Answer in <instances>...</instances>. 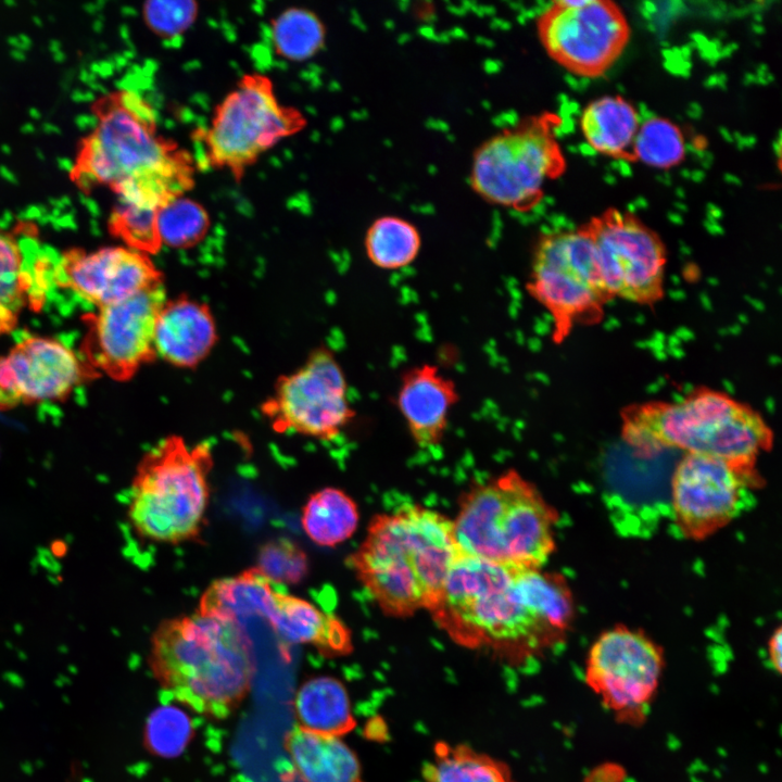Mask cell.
I'll use <instances>...</instances> for the list:
<instances>
[{
    "label": "cell",
    "mask_w": 782,
    "mask_h": 782,
    "mask_svg": "<svg viewBox=\"0 0 782 782\" xmlns=\"http://www.w3.org/2000/svg\"><path fill=\"white\" fill-rule=\"evenodd\" d=\"M429 613L454 643L520 665L564 640L575 601L559 573L461 553Z\"/></svg>",
    "instance_id": "obj_1"
},
{
    "label": "cell",
    "mask_w": 782,
    "mask_h": 782,
    "mask_svg": "<svg viewBox=\"0 0 782 782\" xmlns=\"http://www.w3.org/2000/svg\"><path fill=\"white\" fill-rule=\"evenodd\" d=\"M459 555L453 520L405 505L371 519L349 566L386 615L404 618L436 606Z\"/></svg>",
    "instance_id": "obj_2"
},
{
    "label": "cell",
    "mask_w": 782,
    "mask_h": 782,
    "mask_svg": "<svg viewBox=\"0 0 782 782\" xmlns=\"http://www.w3.org/2000/svg\"><path fill=\"white\" fill-rule=\"evenodd\" d=\"M149 668L176 701L225 719L251 689V642L232 618L195 611L162 620L150 638Z\"/></svg>",
    "instance_id": "obj_3"
},
{
    "label": "cell",
    "mask_w": 782,
    "mask_h": 782,
    "mask_svg": "<svg viewBox=\"0 0 782 782\" xmlns=\"http://www.w3.org/2000/svg\"><path fill=\"white\" fill-rule=\"evenodd\" d=\"M81 166L92 179L112 185L118 202L154 210L193 185L191 155L159 134L152 109L131 93L104 110Z\"/></svg>",
    "instance_id": "obj_4"
},
{
    "label": "cell",
    "mask_w": 782,
    "mask_h": 782,
    "mask_svg": "<svg viewBox=\"0 0 782 782\" xmlns=\"http://www.w3.org/2000/svg\"><path fill=\"white\" fill-rule=\"evenodd\" d=\"M622 438L641 457L680 450L747 469H755L758 456L772 444V432L758 413L717 391L629 411Z\"/></svg>",
    "instance_id": "obj_5"
},
{
    "label": "cell",
    "mask_w": 782,
    "mask_h": 782,
    "mask_svg": "<svg viewBox=\"0 0 782 782\" xmlns=\"http://www.w3.org/2000/svg\"><path fill=\"white\" fill-rule=\"evenodd\" d=\"M557 517L537 487L510 469L461 497L454 534L464 555L541 568L555 550Z\"/></svg>",
    "instance_id": "obj_6"
},
{
    "label": "cell",
    "mask_w": 782,
    "mask_h": 782,
    "mask_svg": "<svg viewBox=\"0 0 782 782\" xmlns=\"http://www.w3.org/2000/svg\"><path fill=\"white\" fill-rule=\"evenodd\" d=\"M213 456L207 443L189 446L168 436L138 464L127 515L142 539L181 544L200 538L206 522Z\"/></svg>",
    "instance_id": "obj_7"
},
{
    "label": "cell",
    "mask_w": 782,
    "mask_h": 782,
    "mask_svg": "<svg viewBox=\"0 0 782 782\" xmlns=\"http://www.w3.org/2000/svg\"><path fill=\"white\" fill-rule=\"evenodd\" d=\"M197 610L238 622L260 617L285 642L313 646L325 657H341L353 651L352 633L339 617L278 591L255 567L212 582Z\"/></svg>",
    "instance_id": "obj_8"
},
{
    "label": "cell",
    "mask_w": 782,
    "mask_h": 782,
    "mask_svg": "<svg viewBox=\"0 0 782 782\" xmlns=\"http://www.w3.org/2000/svg\"><path fill=\"white\" fill-rule=\"evenodd\" d=\"M305 124L299 110L279 102L267 76L247 74L217 104L202 134L205 159L240 179L264 152Z\"/></svg>",
    "instance_id": "obj_9"
},
{
    "label": "cell",
    "mask_w": 782,
    "mask_h": 782,
    "mask_svg": "<svg viewBox=\"0 0 782 782\" xmlns=\"http://www.w3.org/2000/svg\"><path fill=\"white\" fill-rule=\"evenodd\" d=\"M563 163L548 124L525 121L479 146L470 185L487 202L524 212L539 203L545 182L560 173Z\"/></svg>",
    "instance_id": "obj_10"
},
{
    "label": "cell",
    "mask_w": 782,
    "mask_h": 782,
    "mask_svg": "<svg viewBox=\"0 0 782 782\" xmlns=\"http://www.w3.org/2000/svg\"><path fill=\"white\" fill-rule=\"evenodd\" d=\"M665 668L661 647L641 630L615 626L589 649L584 681L619 721L636 724L657 694Z\"/></svg>",
    "instance_id": "obj_11"
},
{
    "label": "cell",
    "mask_w": 782,
    "mask_h": 782,
    "mask_svg": "<svg viewBox=\"0 0 782 782\" xmlns=\"http://www.w3.org/2000/svg\"><path fill=\"white\" fill-rule=\"evenodd\" d=\"M262 413L277 432L329 441L355 418L345 374L328 348L315 349L295 371L280 376Z\"/></svg>",
    "instance_id": "obj_12"
},
{
    "label": "cell",
    "mask_w": 782,
    "mask_h": 782,
    "mask_svg": "<svg viewBox=\"0 0 782 782\" xmlns=\"http://www.w3.org/2000/svg\"><path fill=\"white\" fill-rule=\"evenodd\" d=\"M526 289L553 317L556 337L598 308L607 294L589 230L542 236L533 249Z\"/></svg>",
    "instance_id": "obj_13"
},
{
    "label": "cell",
    "mask_w": 782,
    "mask_h": 782,
    "mask_svg": "<svg viewBox=\"0 0 782 782\" xmlns=\"http://www.w3.org/2000/svg\"><path fill=\"white\" fill-rule=\"evenodd\" d=\"M764 484L756 468L684 454L670 482L671 506L680 532L701 541L729 525L746 504L747 493Z\"/></svg>",
    "instance_id": "obj_14"
},
{
    "label": "cell",
    "mask_w": 782,
    "mask_h": 782,
    "mask_svg": "<svg viewBox=\"0 0 782 782\" xmlns=\"http://www.w3.org/2000/svg\"><path fill=\"white\" fill-rule=\"evenodd\" d=\"M547 53L572 74H602L622 51L629 29L619 9L602 0L551 3L539 18Z\"/></svg>",
    "instance_id": "obj_15"
},
{
    "label": "cell",
    "mask_w": 782,
    "mask_h": 782,
    "mask_svg": "<svg viewBox=\"0 0 782 782\" xmlns=\"http://www.w3.org/2000/svg\"><path fill=\"white\" fill-rule=\"evenodd\" d=\"M589 232L607 297L635 303L659 298L666 257L656 235L619 212L594 223Z\"/></svg>",
    "instance_id": "obj_16"
},
{
    "label": "cell",
    "mask_w": 782,
    "mask_h": 782,
    "mask_svg": "<svg viewBox=\"0 0 782 782\" xmlns=\"http://www.w3.org/2000/svg\"><path fill=\"white\" fill-rule=\"evenodd\" d=\"M166 301L162 283L99 308L88 341L92 363L116 379H127L152 361L154 326Z\"/></svg>",
    "instance_id": "obj_17"
},
{
    "label": "cell",
    "mask_w": 782,
    "mask_h": 782,
    "mask_svg": "<svg viewBox=\"0 0 782 782\" xmlns=\"http://www.w3.org/2000/svg\"><path fill=\"white\" fill-rule=\"evenodd\" d=\"M74 351L56 339L25 336L0 356V404L64 400L85 378Z\"/></svg>",
    "instance_id": "obj_18"
},
{
    "label": "cell",
    "mask_w": 782,
    "mask_h": 782,
    "mask_svg": "<svg viewBox=\"0 0 782 782\" xmlns=\"http://www.w3.org/2000/svg\"><path fill=\"white\" fill-rule=\"evenodd\" d=\"M53 279L87 304L99 308L162 283L147 253L124 247L71 252L53 269Z\"/></svg>",
    "instance_id": "obj_19"
},
{
    "label": "cell",
    "mask_w": 782,
    "mask_h": 782,
    "mask_svg": "<svg viewBox=\"0 0 782 782\" xmlns=\"http://www.w3.org/2000/svg\"><path fill=\"white\" fill-rule=\"evenodd\" d=\"M459 400L455 381L437 365L422 363L402 373L393 402L412 440L430 449L442 442Z\"/></svg>",
    "instance_id": "obj_20"
},
{
    "label": "cell",
    "mask_w": 782,
    "mask_h": 782,
    "mask_svg": "<svg viewBox=\"0 0 782 782\" xmlns=\"http://www.w3.org/2000/svg\"><path fill=\"white\" fill-rule=\"evenodd\" d=\"M216 341L215 319L206 304L187 297L164 302L154 326L156 356L176 367L193 368Z\"/></svg>",
    "instance_id": "obj_21"
},
{
    "label": "cell",
    "mask_w": 782,
    "mask_h": 782,
    "mask_svg": "<svg viewBox=\"0 0 782 782\" xmlns=\"http://www.w3.org/2000/svg\"><path fill=\"white\" fill-rule=\"evenodd\" d=\"M285 742L304 782H365L358 757L341 737L295 726Z\"/></svg>",
    "instance_id": "obj_22"
},
{
    "label": "cell",
    "mask_w": 782,
    "mask_h": 782,
    "mask_svg": "<svg viewBox=\"0 0 782 782\" xmlns=\"http://www.w3.org/2000/svg\"><path fill=\"white\" fill-rule=\"evenodd\" d=\"M300 727L341 737L356 727L344 684L333 677H315L305 681L294 699Z\"/></svg>",
    "instance_id": "obj_23"
},
{
    "label": "cell",
    "mask_w": 782,
    "mask_h": 782,
    "mask_svg": "<svg viewBox=\"0 0 782 782\" xmlns=\"http://www.w3.org/2000/svg\"><path fill=\"white\" fill-rule=\"evenodd\" d=\"M585 142L596 152L616 159L631 151L640 126L636 109L620 97L598 98L582 111Z\"/></svg>",
    "instance_id": "obj_24"
},
{
    "label": "cell",
    "mask_w": 782,
    "mask_h": 782,
    "mask_svg": "<svg viewBox=\"0 0 782 782\" xmlns=\"http://www.w3.org/2000/svg\"><path fill=\"white\" fill-rule=\"evenodd\" d=\"M424 782H516L503 760L468 744L436 742L421 771Z\"/></svg>",
    "instance_id": "obj_25"
},
{
    "label": "cell",
    "mask_w": 782,
    "mask_h": 782,
    "mask_svg": "<svg viewBox=\"0 0 782 782\" xmlns=\"http://www.w3.org/2000/svg\"><path fill=\"white\" fill-rule=\"evenodd\" d=\"M357 504L344 491L333 487L313 493L302 509L301 524L315 544L335 547L350 539L357 529Z\"/></svg>",
    "instance_id": "obj_26"
},
{
    "label": "cell",
    "mask_w": 782,
    "mask_h": 782,
    "mask_svg": "<svg viewBox=\"0 0 782 782\" xmlns=\"http://www.w3.org/2000/svg\"><path fill=\"white\" fill-rule=\"evenodd\" d=\"M421 235L409 220L384 215L367 228L364 239L368 261L381 270H399L412 265L421 250Z\"/></svg>",
    "instance_id": "obj_27"
},
{
    "label": "cell",
    "mask_w": 782,
    "mask_h": 782,
    "mask_svg": "<svg viewBox=\"0 0 782 782\" xmlns=\"http://www.w3.org/2000/svg\"><path fill=\"white\" fill-rule=\"evenodd\" d=\"M326 29L311 10L289 8L270 24V40L278 55L299 62L314 56L325 43Z\"/></svg>",
    "instance_id": "obj_28"
},
{
    "label": "cell",
    "mask_w": 782,
    "mask_h": 782,
    "mask_svg": "<svg viewBox=\"0 0 782 782\" xmlns=\"http://www.w3.org/2000/svg\"><path fill=\"white\" fill-rule=\"evenodd\" d=\"M34 285L20 243L0 230V335L14 328Z\"/></svg>",
    "instance_id": "obj_29"
},
{
    "label": "cell",
    "mask_w": 782,
    "mask_h": 782,
    "mask_svg": "<svg viewBox=\"0 0 782 782\" xmlns=\"http://www.w3.org/2000/svg\"><path fill=\"white\" fill-rule=\"evenodd\" d=\"M155 225L161 245L187 249L205 237L210 216L199 202L184 194L171 199L156 210Z\"/></svg>",
    "instance_id": "obj_30"
},
{
    "label": "cell",
    "mask_w": 782,
    "mask_h": 782,
    "mask_svg": "<svg viewBox=\"0 0 782 782\" xmlns=\"http://www.w3.org/2000/svg\"><path fill=\"white\" fill-rule=\"evenodd\" d=\"M685 149L679 127L668 119L653 116L640 124L631 151L648 166L670 168L682 161Z\"/></svg>",
    "instance_id": "obj_31"
},
{
    "label": "cell",
    "mask_w": 782,
    "mask_h": 782,
    "mask_svg": "<svg viewBox=\"0 0 782 782\" xmlns=\"http://www.w3.org/2000/svg\"><path fill=\"white\" fill-rule=\"evenodd\" d=\"M193 735L190 717L176 706L163 705L147 719L143 742L154 756L173 758L179 756Z\"/></svg>",
    "instance_id": "obj_32"
},
{
    "label": "cell",
    "mask_w": 782,
    "mask_h": 782,
    "mask_svg": "<svg viewBox=\"0 0 782 782\" xmlns=\"http://www.w3.org/2000/svg\"><path fill=\"white\" fill-rule=\"evenodd\" d=\"M255 568L275 584L294 585L307 576L308 558L292 540L273 539L261 545Z\"/></svg>",
    "instance_id": "obj_33"
},
{
    "label": "cell",
    "mask_w": 782,
    "mask_h": 782,
    "mask_svg": "<svg viewBox=\"0 0 782 782\" xmlns=\"http://www.w3.org/2000/svg\"><path fill=\"white\" fill-rule=\"evenodd\" d=\"M156 210L118 202L112 226L131 249L147 253L156 252L162 245L155 225Z\"/></svg>",
    "instance_id": "obj_34"
},
{
    "label": "cell",
    "mask_w": 782,
    "mask_h": 782,
    "mask_svg": "<svg viewBox=\"0 0 782 782\" xmlns=\"http://www.w3.org/2000/svg\"><path fill=\"white\" fill-rule=\"evenodd\" d=\"M143 17L151 30L164 38L185 33L195 21L199 7L192 0H150L143 4Z\"/></svg>",
    "instance_id": "obj_35"
},
{
    "label": "cell",
    "mask_w": 782,
    "mask_h": 782,
    "mask_svg": "<svg viewBox=\"0 0 782 782\" xmlns=\"http://www.w3.org/2000/svg\"><path fill=\"white\" fill-rule=\"evenodd\" d=\"M768 659L771 667L777 672H781L782 663V631L781 627H778L768 640Z\"/></svg>",
    "instance_id": "obj_36"
},
{
    "label": "cell",
    "mask_w": 782,
    "mask_h": 782,
    "mask_svg": "<svg viewBox=\"0 0 782 782\" xmlns=\"http://www.w3.org/2000/svg\"><path fill=\"white\" fill-rule=\"evenodd\" d=\"M581 146L584 147V148H581V147H580V150H581V152H582L583 154L590 156V155H593V154L596 153L586 142H584V143L581 144Z\"/></svg>",
    "instance_id": "obj_37"
}]
</instances>
